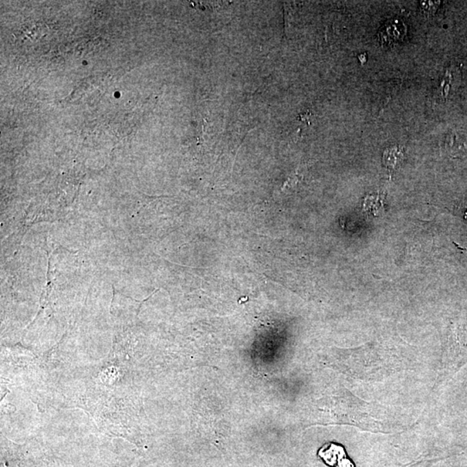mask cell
Returning <instances> with one entry per match:
<instances>
[{
	"label": "cell",
	"mask_w": 467,
	"mask_h": 467,
	"mask_svg": "<svg viewBox=\"0 0 467 467\" xmlns=\"http://www.w3.org/2000/svg\"><path fill=\"white\" fill-rule=\"evenodd\" d=\"M407 35V26L401 19H392L379 30L378 41L382 45L391 46L402 41Z\"/></svg>",
	"instance_id": "obj_1"
},
{
	"label": "cell",
	"mask_w": 467,
	"mask_h": 467,
	"mask_svg": "<svg viewBox=\"0 0 467 467\" xmlns=\"http://www.w3.org/2000/svg\"><path fill=\"white\" fill-rule=\"evenodd\" d=\"M460 70L458 66L452 65L446 70L441 79L437 90L435 92L436 100L445 101L448 99L453 91H455L460 82Z\"/></svg>",
	"instance_id": "obj_2"
},
{
	"label": "cell",
	"mask_w": 467,
	"mask_h": 467,
	"mask_svg": "<svg viewBox=\"0 0 467 467\" xmlns=\"http://www.w3.org/2000/svg\"><path fill=\"white\" fill-rule=\"evenodd\" d=\"M446 152L455 158L467 156V134L464 132L453 131L446 140Z\"/></svg>",
	"instance_id": "obj_3"
},
{
	"label": "cell",
	"mask_w": 467,
	"mask_h": 467,
	"mask_svg": "<svg viewBox=\"0 0 467 467\" xmlns=\"http://www.w3.org/2000/svg\"><path fill=\"white\" fill-rule=\"evenodd\" d=\"M402 158H404V154L402 151L397 148L388 149L385 151L384 156L385 167L389 172L393 171L401 163Z\"/></svg>",
	"instance_id": "obj_4"
},
{
	"label": "cell",
	"mask_w": 467,
	"mask_h": 467,
	"mask_svg": "<svg viewBox=\"0 0 467 467\" xmlns=\"http://www.w3.org/2000/svg\"><path fill=\"white\" fill-rule=\"evenodd\" d=\"M439 4H441L439 1L421 2V8L426 16H431L434 15L436 11H437Z\"/></svg>",
	"instance_id": "obj_5"
}]
</instances>
